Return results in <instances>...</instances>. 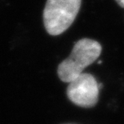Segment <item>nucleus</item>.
<instances>
[{
  "mask_svg": "<svg viewBox=\"0 0 124 124\" xmlns=\"http://www.w3.org/2000/svg\"><path fill=\"white\" fill-rule=\"evenodd\" d=\"M101 52L102 46L95 40L83 38L76 41L69 57L58 66L57 73L60 79L65 83L75 79L98 59Z\"/></svg>",
  "mask_w": 124,
  "mask_h": 124,
  "instance_id": "obj_1",
  "label": "nucleus"
},
{
  "mask_svg": "<svg viewBox=\"0 0 124 124\" xmlns=\"http://www.w3.org/2000/svg\"><path fill=\"white\" fill-rule=\"evenodd\" d=\"M116 2L121 6V7L124 8V0H116Z\"/></svg>",
  "mask_w": 124,
  "mask_h": 124,
  "instance_id": "obj_4",
  "label": "nucleus"
},
{
  "mask_svg": "<svg viewBox=\"0 0 124 124\" xmlns=\"http://www.w3.org/2000/svg\"><path fill=\"white\" fill-rule=\"evenodd\" d=\"M66 94L68 99L77 106L92 108L98 101L99 85L93 75L83 72L70 82Z\"/></svg>",
  "mask_w": 124,
  "mask_h": 124,
  "instance_id": "obj_3",
  "label": "nucleus"
},
{
  "mask_svg": "<svg viewBox=\"0 0 124 124\" xmlns=\"http://www.w3.org/2000/svg\"><path fill=\"white\" fill-rule=\"evenodd\" d=\"M82 0H46L43 23L46 32L59 35L72 25L81 7Z\"/></svg>",
  "mask_w": 124,
  "mask_h": 124,
  "instance_id": "obj_2",
  "label": "nucleus"
}]
</instances>
